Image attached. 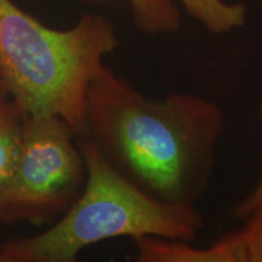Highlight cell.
I'll list each match as a JSON object with an SVG mask.
<instances>
[{"mask_svg": "<svg viewBox=\"0 0 262 262\" xmlns=\"http://www.w3.org/2000/svg\"><path fill=\"white\" fill-rule=\"evenodd\" d=\"M222 129L214 101L186 93L150 100L104 66L90 84L78 137L140 191L196 208L214 175Z\"/></svg>", "mask_w": 262, "mask_h": 262, "instance_id": "cell-1", "label": "cell"}, {"mask_svg": "<svg viewBox=\"0 0 262 262\" xmlns=\"http://www.w3.org/2000/svg\"><path fill=\"white\" fill-rule=\"evenodd\" d=\"M118 47L107 16L86 14L74 27L57 31L12 0H0V77L5 93L25 116L55 114L77 137L84 130L91 81Z\"/></svg>", "mask_w": 262, "mask_h": 262, "instance_id": "cell-2", "label": "cell"}, {"mask_svg": "<svg viewBox=\"0 0 262 262\" xmlns=\"http://www.w3.org/2000/svg\"><path fill=\"white\" fill-rule=\"evenodd\" d=\"M86 166L80 195L47 231L0 245V262H74L85 248L113 238L153 235L191 242L204 227L196 208L152 198L79 137Z\"/></svg>", "mask_w": 262, "mask_h": 262, "instance_id": "cell-3", "label": "cell"}, {"mask_svg": "<svg viewBox=\"0 0 262 262\" xmlns=\"http://www.w3.org/2000/svg\"><path fill=\"white\" fill-rule=\"evenodd\" d=\"M74 137L55 114L26 116L17 163L0 203V221L41 226L71 208L86 181L85 160Z\"/></svg>", "mask_w": 262, "mask_h": 262, "instance_id": "cell-4", "label": "cell"}, {"mask_svg": "<svg viewBox=\"0 0 262 262\" xmlns=\"http://www.w3.org/2000/svg\"><path fill=\"white\" fill-rule=\"evenodd\" d=\"M244 226L204 248L205 262H262V206L244 219Z\"/></svg>", "mask_w": 262, "mask_h": 262, "instance_id": "cell-5", "label": "cell"}, {"mask_svg": "<svg viewBox=\"0 0 262 262\" xmlns=\"http://www.w3.org/2000/svg\"><path fill=\"white\" fill-rule=\"evenodd\" d=\"M25 118L8 94H0V203L21 150Z\"/></svg>", "mask_w": 262, "mask_h": 262, "instance_id": "cell-6", "label": "cell"}, {"mask_svg": "<svg viewBox=\"0 0 262 262\" xmlns=\"http://www.w3.org/2000/svg\"><path fill=\"white\" fill-rule=\"evenodd\" d=\"M186 11L215 34H224L243 27L248 6L244 3L224 0H181Z\"/></svg>", "mask_w": 262, "mask_h": 262, "instance_id": "cell-7", "label": "cell"}, {"mask_svg": "<svg viewBox=\"0 0 262 262\" xmlns=\"http://www.w3.org/2000/svg\"><path fill=\"white\" fill-rule=\"evenodd\" d=\"M101 4L104 0H84ZM131 6L134 24L149 35L170 34L181 27V14L172 0H127Z\"/></svg>", "mask_w": 262, "mask_h": 262, "instance_id": "cell-8", "label": "cell"}, {"mask_svg": "<svg viewBox=\"0 0 262 262\" xmlns=\"http://www.w3.org/2000/svg\"><path fill=\"white\" fill-rule=\"evenodd\" d=\"M258 111H260V116L262 118V102L260 103V110ZM260 206H262V178L253 191L232 209V214L237 220H244L247 216L257 210Z\"/></svg>", "mask_w": 262, "mask_h": 262, "instance_id": "cell-9", "label": "cell"}, {"mask_svg": "<svg viewBox=\"0 0 262 262\" xmlns=\"http://www.w3.org/2000/svg\"><path fill=\"white\" fill-rule=\"evenodd\" d=\"M0 94H6L4 90V86H3V81H2V77H0Z\"/></svg>", "mask_w": 262, "mask_h": 262, "instance_id": "cell-10", "label": "cell"}, {"mask_svg": "<svg viewBox=\"0 0 262 262\" xmlns=\"http://www.w3.org/2000/svg\"><path fill=\"white\" fill-rule=\"evenodd\" d=\"M260 3H261V4H262V0H260Z\"/></svg>", "mask_w": 262, "mask_h": 262, "instance_id": "cell-11", "label": "cell"}]
</instances>
